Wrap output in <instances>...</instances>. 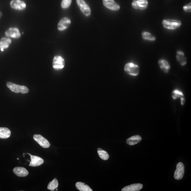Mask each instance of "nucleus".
<instances>
[{
  "label": "nucleus",
  "instance_id": "nucleus-1",
  "mask_svg": "<svg viewBox=\"0 0 191 191\" xmlns=\"http://www.w3.org/2000/svg\"><path fill=\"white\" fill-rule=\"evenodd\" d=\"M7 86L8 88L12 92L16 93L20 92L23 94L28 93L29 90L28 88L24 86H21L16 84L10 82H8Z\"/></svg>",
  "mask_w": 191,
  "mask_h": 191
},
{
  "label": "nucleus",
  "instance_id": "nucleus-2",
  "mask_svg": "<svg viewBox=\"0 0 191 191\" xmlns=\"http://www.w3.org/2000/svg\"><path fill=\"white\" fill-rule=\"evenodd\" d=\"M162 25L165 28L174 30L180 27L182 25V23L179 20L167 19L163 20Z\"/></svg>",
  "mask_w": 191,
  "mask_h": 191
},
{
  "label": "nucleus",
  "instance_id": "nucleus-3",
  "mask_svg": "<svg viewBox=\"0 0 191 191\" xmlns=\"http://www.w3.org/2000/svg\"><path fill=\"white\" fill-rule=\"evenodd\" d=\"M125 72L132 76H137L139 73V68L137 65L132 63H128L124 67Z\"/></svg>",
  "mask_w": 191,
  "mask_h": 191
},
{
  "label": "nucleus",
  "instance_id": "nucleus-4",
  "mask_svg": "<svg viewBox=\"0 0 191 191\" xmlns=\"http://www.w3.org/2000/svg\"><path fill=\"white\" fill-rule=\"evenodd\" d=\"M132 5L136 9L143 10L147 7L148 2L147 0H133Z\"/></svg>",
  "mask_w": 191,
  "mask_h": 191
},
{
  "label": "nucleus",
  "instance_id": "nucleus-5",
  "mask_svg": "<svg viewBox=\"0 0 191 191\" xmlns=\"http://www.w3.org/2000/svg\"><path fill=\"white\" fill-rule=\"evenodd\" d=\"M53 68L56 70H60L64 68L65 65L64 60L61 57L56 56L53 60Z\"/></svg>",
  "mask_w": 191,
  "mask_h": 191
},
{
  "label": "nucleus",
  "instance_id": "nucleus-6",
  "mask_svg": "<svg viewBox=\"0 0 191 191\" xmlns=\"http://www.w3.org/2000/svg\"><path fill=\"white\" fill-rule=\"evenodd\" d=\"M77 3L81 11L86 16H89L91 14V9L84 0H76Z\"/></svg>",
  "mask_w": 191,
  "mask_h": 191
},
{
  "label": "nucleus",
  "instance_id": "nucleus-7",
  "mask_svg": "<svg viewBox=\"0 0 191 191\" xmlns=\"http://www.w3.org/2000/svg\"><path fill=\"white\" fill-rule=\"evenodd\" d=\"M184 173V165L182 163H178L176 166V169L174 173V178L176 179L179 180L183 177Z\"/></svg>",
  "mask_w": 191,
  "mask_h": 191
},
{
  "label": "nucleus",
  "instance_id": "nucleus-8",
  "mask_svg": "<svg viewBox=\"0 0 191 191\" xmlns=\"http://www.w3.org/2000/svg\"><path fill=\"white\" fill-rule=\"evenodd\" d=\"M33 139L44 148H48L50 146L49 141L41 135H34L33 136Z\"/></svg>",
  "mask_w": 191,
  "mask_h": 191
},
{
  "label": "nucleus",
  "instance_id": "nucleus-9",
  "mask_svg": "<svg viewBox=\"0 0 191 191\" xmlns=\"http://www.w3.org/2000/svg\"><path fill=\"white\" fill-rule=\"evenodd\" d=\"M103 3L106 8L113 11H117L120 9V6L114 0H103Z\"/></svg>",
  "mask_w": 191,
  "mask_h": 191
},
{
  "label": "nucleus",
  "instance_id": "nucleus-10",
  "mask_svg": "<svg viewBox=\"0 0 191 191\" xmlns=\"http://www.w3.org/2000/svg\"><path fill=\"white\" fill-rule=\"evenodd\" d=\"M10 5L13 9L18 10H24L26 8V4L21 0H13L10 2Z\"/></svg>",
  "mask_w": 191,
  "mask_h": 191
},
{
  "label": "nucleus",
  "instance_id": "nucleus-11",
  "mask_svg": "<svg viewBox=\"0 0 191 191\" xmlns=\"http://www.w3.org/2000/svg\"><path fill=\"white\" fill-rule=\"evenodd\" d=\"M31 156V161L29 166L36 167L42 164L44 162L43 159L41 157L34 155H31L29 153H27Z\"/></svg>",
  "mask_w": 191,
  "mask_h": 191
},
{
  "label": "nucleus",
  "instance_id": "nucleus-12",
  "mask_svg": "<svg viewBox=\"0 0 191 191\" xmlns=\"http://www.w3.org/2000/svg\"><path fill=\"white\" fill-rule=\"evenodd\" d=\"M6 36L14 38H18L21 36L18 29L16 28H10L5 32Z\"/></svg>",
  "mask_w": 191,
  "mask_h": 191
},
{
  "label": "nucleus",
  "instance_id": "nucleus-13",
  "mask_svg": "<svg viewBox=\"0 0 191 191\" xmlns=\"http://www.w3.org/2000/svg\"><path fill=\"white\" fill-rule=\"evenodd\" d=\"M71 24L70 19L66 18H63L58 23V28L59 30L62 31L68 28Z\"/></svg>",
  "mask_w": 191,
  "mask_h": 191
},
{
  "label": "nucleus",
  "instance_id": "nucleus-14",
  "mask_svg": "<svg viewBox=\"0 0 191 191\" xmlns=\"http://www.w3.org/2000/svg\"><path fill=\"white\" fill-rule=\"evenodd\" d=\"M13 171L16 176L20 177H26L28 175V171L23 167H16L13 169Z\"/></svg>",
  "mask_w": 191,
  "mask_h": 191
},
{
  "label": "nucleus",
  "instance_id": "nucleus-15",
  "mask_svg": "<svg viewBox=\"0 0 191 191\" xmlns=\"http://www.w3.org/2000/svg\"><path fill=\"white\" fill-rule=\"evenodd\" d=\"M172 97L174 100L177 99L178 98H180L181 100L182 105L183 106L185 103L186 100L184 98V96L182 92L178 90H174L172 93Z\"/></svg>",
  "mask_w": 191,
  "mask_h": 191
},
{
  "label": "nucleus",
  "instance_id": "nucleus-16",
  "mask_svg": "<svg viewBox=\"0 0 191 191\" xmlns=\"http://www.w3.org/2000/svg\"><path fill=\"white\" fill-rule=\"evenodd\" d=\"M143 185L137 183L131 184L130 185L126 186L122 189V191H138L141 189L143 188Z\"/></svg>",
  "mask_w": 191,
  "mask_h": 191
},
{
  "label": "nucleus",
  "instance_id": "nucleus-17",
  "mask_svg": "<svg viewBox=\"0 0 191 191\" xmlns=\"http://www.w3.org/2000/svg\"><path fill=\"white\" fill-rule=\"evenodd\" d=\"M176 57L178 62L181 65L184 66L186 65V59L183 52L180 50H178L176 53Z\"/></svg>",
  "mask_w": 191,
  "mask_h": 191
},
{
  "label": "nucleus",
  "instance_id": "nucleus-18",
  "mask_svg": "<svg viewBox=\"0 0 191 191\" xmlns=\"http://www.w3.org/2000/svg\"><path fill=\"white\" fill-rule=\"evenodd\" d=\"M158 64L161 70L163 72L165 73L169 72L170 69V66L167 61L161 59L159 61Z\"/></svg>",
  "mask_w": 191,
  "mask_h": 191
},
{
  "label": "nucleus",
  "instance_id": "nucleus-19",
  "mask_svg": "<svg viewBox=\"0 0 191 191\" xmlns=\"http://www.w3.org/2000/svg\"><path fill=\"white\" fill-rule=\"evenodd\" d=\"M12 43L11 39L3 37L0 40V49L1 51H4V50L9 48Z\"/></svg>",
  "mask_w": 191,
  "mask_h": 191
},
{
  "label": "nucleus",
  "instance_id": "nucleus-20",
  "mask_svg": "<svg viewBox=\"0 0 191 191\" xmlns=\"http://www.w3.org/2000/svg\"><path fill=\"white\" fill-rule=\"evenodd\" d=\"M11 132L7 127H0V138L7 139L10 137Z\"/></svg>",
  "mask_w": 191,
  "mask_h": 191
},
{
  "label": "nucleus",
  "instance_id": "nucleus-21",
  "mask_svg": "<svg viewBox=\"0 0 191 191\" xmlns=\"http://www.w3.org/2000/svg\"><path fill=\"white\" fill-rule=\"evenodd\" d=\"M142 138L139 135L132 136L127 140V144L133 146L139 143L141 141Z\"/></svg>",
  "mask_w": 191,
  "mask_h": 191
},
{
  "label": "nucleus",
  "instance_id": "nucleus-22",
  "mask_svg": "<svg viewBox=\"0 0 191 191\" xmlns=\"http://www.w3.org/2000/svg\"><path fill=\"white\" fill-rule=\"evenodd\" d=\"M77 189L81 191H92V190L87 185L81 182H77L75 184Z\"/></svg>",
  "mask_w": 191,
  "mask_h": 191
},
{
  "label": "nucleus",
  "instance_id": "nucleus-23",
  "mask_svg": "<svg viewBox=\"0 0 191 191\" xmlns=\"http://www.w3.org/2000/svg\"><path fill=\"white\" fill-rule=\"evenodd\" d=\"M97 153L100 158L103 160H107L109 158V155L107 152L101 148L98 149Z\"/></svg>",
  "mask_w": 191,
  "mask_h": 191
},
{
  "label": "nucleus",
  "instance_id": "nucleus-24",
  "mask_svg": "<svg viewBox=\"0 0 191 191\" xmlns=\"http://www.w3.org/2000/svg\"><path fill=\"white\" fill-rule=\"evenodd\" d=\"M143 38L146 40L151 41H154L156 40V38L151 33L147 31H144L142 33Z\"/></svg>",
  "mask_w": 191,
  "mask_h": 191
},
{
  "label": "nucleus",
  "instance_id": "nucleus-25",
  "mask_svg": "<svg viewBox=\"0 0 191 191\" xmlns=\"http://www.w3.org/2000/svg\"><path fill=\"white\" fill-rule=\"evenodd\" d=\"M58 186V181L56 178L50 182L48 186V189L51 191H54L57 188Z\"/></svg>",
  "mask_w": 191,
  "mask_h": 191
},
{
  "label": "nucleus",
  "instance_id": "nucleus-26",
  "mask_svg": "<svg viewBox=\"0 0 191 191\" xmlns=\"http://www.w3.org/2000/svg\"><path fill=\"white\" fill-rule=\"evenodd\" d=\"M72 2V0H62L61 2V7L64 9L68 8L70 7Z\"/></svg>",
  "mask_w": 191,
  "mask_h": 191
},
{
  "label": "nucleus",
  "instance_id": "nucleus-27",
  "mask_svg": "<svg viewBox=\"0 0 191 191\" xmlns=\"http://www.w3.org/2000/svg\"><path fill=\"white\" fill-rule=\"evenodd\" d=\"M191 3H189L188 5L183 7V10L185 12H191Z\"/></svg>",
  "mask_w": 191,
  "mask_h": 191
},
{
  "label": "nucleus",
  "instance_id": "nucleus-28",
  "mask_svg": "<svg viewBox=\"0 0 191 191\" xmlns=\"http://www.w3.org/2000/svg\"><path fill=\"white\" fill-rule=\"evenodd\" d=\"M2 16V14L1 12H0V18H1Z\"/></svg>",
  "mask_w": 191,
  "mask_h": 191
},
{
  "label": "nucleus",
  "instance_id": "nucleus-29",
  "mask_svg": "<svg viewBox=\"0 0 191 191\" xmlns=\"http://www.w3.org/2000/svg\"><path fill=\"white\" fill-rule=\"evenodd\" d=\"M17 160H19V158H17Z\"/></svg>",
  "mask_w": 191,
  "mask_h": 191
}]
</instances>
